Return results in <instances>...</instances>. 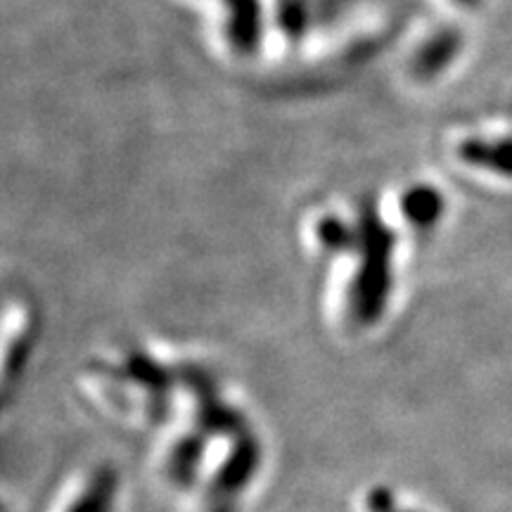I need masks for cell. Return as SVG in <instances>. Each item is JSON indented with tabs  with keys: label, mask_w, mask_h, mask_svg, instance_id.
<instances>
[{
	"label": "cell",
	"mask_w": 512,
	"mask_h": 512,
	"mask_svg": "<svg viewBox=\"0 0 512 512\" xmlns=\"http://www.w3.org/2000/svg\"><path fill=\"white\" fill-rule=\"evenodd\" d=\"M318 240L330 249H349L358 242V228H351L349 223L339 221L337 216H325L316 226Z\"/></svg>",
	"instance_id": "cell-6"
},
{
	"label": "cell",
	"mask_w": 512,
	"mask_h": 512,
	"mask_svg": "<svg viewBox=\"0 0 512 512\" xmlns=\"http://www.w3.org/2000/svg\"><path fill=\"white\" fill-rule=\"evenodd\" d=\"M401 209L413 226L427 228L434 226L444 216L446 200L432 185H413V188H408V192H403Z\"/></svg>",
	"instance_id": "cell-5"
},
{
	"label": "cell",
	"mask_w": 512,
	"mask_h": 512,
	"mask_svg": "<svg viewBox=\"0 0 512 512\" xmlns=\"http://www.w3.org/2000/svg\"><path fill=\"white\" fill-rule=\"evenodd\" d=\"M358 245L363 252L361 278H358V306L375 311L389 287V256L394 249V233L382 221L373 204H366L358 216Z\"/></svg>",
	"instance_id": "cell-1"
},
{
	"label": "cell",
	"mask_w": 512,
	"mask_h": 512,
	"mask_svg": "<svg viewBox=\"0 0 512 512\" xmlns=\"http://www.w3.org/2000/svg\"><path fill=\"white\" fill-rule=\"evenodd\" d=\"M228 10V38L240 53H254L261 43L259 0H221Z\"/></svg>",
	"instance_id": "cell-2"
},
{
	"label": "cell",
	"mask_w": 512,
	"mask_h": 512,
	"mask_svg": "<svg viewBox=\"0 0 512 512\" xmlns=\"http://www.w3.org/2000/svg\"><path fill=\"white\" fill-rule=\"evenodd\" d=\"M460 48H463V36H460V31H439L437 36H432L430 41L418 50L413 62V72L418 74L420 79H432V76L441 74L448 64L456 60Z\"/></svg>",
	"instance_id": "cell-4"
},
{
	"label": "cell",
	"mask_w": 512,
	"mask_h": 512,
	"mask_svg": "<svg viewBox=\"0 0 512 512\" xmlns=\"http://www.w3.org/2000/svg\"><path fill=\"white\" fill-rule=\"evenodd\" d=\"M458 155L463 162L477 166V169L512 178V136L498 140L470 138L460 143Z\"/></svg>",
	"instance_id": "cell-3"
},
{
	"label": "cell",
	"mask_w": 512,
	"mask_h": 512,
	"mask_svg": "<svg viewBox=\"0 0 512 512\" xmlns=\"http://www.w3.org/2000/svg\"><path fill=\"white\" fill-rule=\"evenodd\" d=\"M458 5H463V8H477L479 3H482V0H456Z\"/></svg>",
	"instance_id": "cell-7"
}]
</instances>
